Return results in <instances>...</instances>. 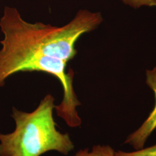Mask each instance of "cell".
I'll list each match as a JSON object with an SVG mask.
<instances>
[{"label":"cell","mask_w":156,"mask_h":156,"mask_svg":"<svg viewBox=\"0 0 156 156\" xmlns=\"http://www.w3.org/2000/svg\"><path fill=\"white\" fill-rule=\"evenodd\" d=\"M116 156H156V145L143 148L131 152L118 151H115Z\"/></svg>","instance_id":"6"},{"label":"cell","mask_w":156,"mask_h":156,"mask_svg":"<svg viewBox=\"0 0 156 156\" xmlns=\"http://www.w3.org/2000/svg\"><path fill=\"white\" fill-rule=\"evenodd\" d=\"M55 101L53 96L47 94L30 113L13 107L15 128L10 133H0V156H41L51 151L67 156L73 150L69 134L56 128Z\"/></svg>","instance_id":"2"},{"label":"cell","mask_w":156,"mask_h":156,"mask_svg":"<svg viewBox=\"0 0 156 156\" xmlns=\"http://www.w3.org/2000/svg\"><path fill=\"white\" fill-rule=\"evenodd\" d=\"M102 21L100 12L81 10L60 27L42 23L33 24L24 20L15 8L6 6L0 27L4 37L68 62L77 55L75 45L79 38L95 30Z\"/></svg>","instance_id":"1"},{"label":"cell","mask_w":156,"mask_h":156,"mask_svg":"<svg viewBox=\"0 0 156 156\" xmlns=\"http://www.w3.org/2000/svg\"><path fill=\"white\" fill-rule=\"evenodd\" d=\"M73 156H116L115 151L109 145H95L90 151L89 149L80 150Z\"/></svg>","instance_id":"5"},{"label":"cell","mask_w":156,"mask_h":156,"mask_svg":"<svg viewBox=\"0 0 156 156\" xmlns=\"http://www.w3.org/2000/svg\"><path fill=\"white\" fill-rule=\"evenodd\" d=\"M123 3L134 8H139L142 6H156V0H122Z\"/></svg>","instance_id":"7"},{"label":"cell","mask_w":156,"mask_h":156,"mask_svg":"<svg viewBox=\"0 0 156 156\" xmlns=\"http://www.w3.org/2000/svg\"><path fill=\"white\" fill-rule=\"evenodd\" d=\"M0 87L5 85L6 79L20 72H42L52 75L62 84L63 98L55 109L58 117L72 128L81 126L82 120L76 108L81 105L73 86L75 73L67 71V62L45 55L41 50L22 45L4 37L1 41Z\"/></svg>","instance_id":"3"},{"label":"cell","mask_w":156,"mask_h":156,"mask_svg":"<svg viewBox=\"0 0 156 156\" xmlns=\"http://www.w3.org/2000/svg\"><path fill=\"white\" fill-rule=\"evenodd\" d=\"M146 83L154 93L156 103L153 110L139 128L129 134L124 144L132 146L135 151L143 149L145 144L156 129V67L146 73Z\"/></svg>","instance_id":"4"}]
</instances>
